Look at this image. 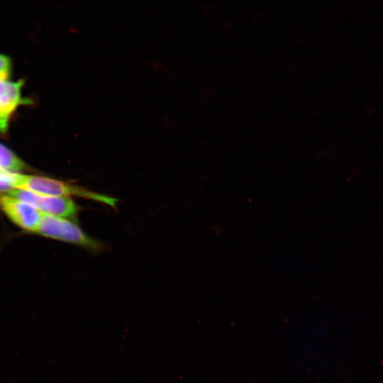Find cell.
Segmentation results:
<instances>
[{
	"mask_svg": "<svg viewBox=\"0 0 383 383\" xmlns=\"http://www.w3.org/2000/svg\"><path fill=\"white\" fill-rule=\"evenodd\" d=\"M12 173L11 172H6L0 174V192L7 193L13 189L11 181Z\"/></svg>",
	"mask_w": 383,
	"mask_h": 383,
	"instance_id": "obj_7",
	"label": "cell"
},
{
	"mask_svg": "<svg viewBox=\"0 0 383 383\" xmlns=\"http://www.w3.org/2000/svg\"><path fill=\"white\" fill-rule=\"evenodd\" d=\"M11 181L13 189L25 190L38 194L70 198L81 197L112 208H116L118 202L116 198L111 196L52 178L13 172Z\"/></svg>",
	"mask_w": 383,
	"mask_h": 383,
	"instance_id": "obj_1",
	"label": "cell"
},
{
	"mask_svg": "<svg viewBox=\"0 0 383 383\" xmlns=\"http://www.w3.org/2000/svg\"><path fill=\"white\" fill-rule=\"evenodd\" d=\"M11 71V59L0 53V78H9Z\"/></svg>",
	"mask_w": 383,
	"mask_h": 383,
	"instance_id": "obj_6",
	"label": "cell"
},
{
	"mask_svg": "<svg viewBox=\"0 0 383 383\" xmlns=\"http://www.w3.org/2000/svg\"><path fill=\"white\" fill-rule=\"evenodd\" d=\"M22 80L12 81L9 78H0V133L5 134L12 116L17 109L29 104L22 95Z\"/></svg>",
	"mask_w": 383,
	"mask_h": 383,
	"instance_id": "obj_5",
	"label": "cell"
},
{
	"mask_svg": "<svg viewBox=\"0 0 383 383\" xmlns=\"http://www.w3.org/2000/svg\"><path fill=\"white\" fill-rule=\"evenodd\" d=\"M35 233L74 244L93 252L103 248L101 243L89 237L75 222L44 213Z\"/></svg>",
	"mask_w": 383,
	"mask_h": 383,
	"instance_id": "obj_2",
	"label": "cell"
},
{
	"mask_svg": "<svg viewBox=\"0 0 383 383\" xmlns=\"http://www.w3.org/2000/svg\"><path fill=\"white\" fill-rule=\"evenodd\" d=\"M0 209L16 226L33 233H35L43 215L30 204L5 192H0Z\"/></svg>",
	"mask_w": 383,
	"mask_h": 383,
	"instance_id": "obj_4",
	"label": "cell"
},
{
	"mask_svg": "<svg viewBox=\"0 0 383 383\" xmlns=\"http://www.w3.org/2000/svg\"><path fill=\"white\" fill-rule=\"evenodd\" d=\"M35 207L44 214L74 221L79 213V206L70 197L45 196L21 189L7 192Z\"/></svg>",
	"mask_w": 383,
	"mask_h": 383,
	"instance_id": "obj_3",
	"label": "cell"
}]
</instances>
